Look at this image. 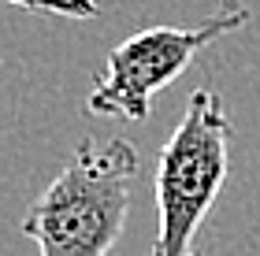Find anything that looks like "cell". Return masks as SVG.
<instances>
[{"instance_id":"cell-2","label":"cell","mask_w":260,"mask_h":256,"mask_svg":"<svg viewBox=\"0 0 260 256\" xmlns=\"http://www.w3.org/2000/svg\"><path fill=\"white\" fill-rule=\"evenodd\" d=\"M231 115L216 89H197L186 100L179 126L156 160V241L149 256H190L193 238L231 171Z\"/></svg>"},{"instance_id":"cell-4","label":"cell","mask_w":260,"mask_h":256,"mask_svg":"<svg viewBox=\"0 0 260 256\" xmlns=\"http://www.w3.org/2000/svg\"><path fill=\"white\" fill-rule=\"evenodd\" d=\"M19 8L49 11V15H67V19H93L101 15V0H11Z\"/></svg>"},{"instance_id":"cell-1","label":"cell","mask_w":260,"mask_h":256,"mask_svg":"<svg viewBox=\"0 0 260 256\" xmlns=\"http://www.w3.org/2000/svg\"><path fill=\"white\" fill-rule=\"evenodd\" d=\"M138 167V149L123 137L104 149L82 141L26 208L22 234L41 249V256H108L126 227Z\"/></svg>"},{"instance_id":"cell-3","label":"cell","mask_w":260,"mask_h":256,"mask_svg":"<svg viewBox=\"0 0 260 256\" xmlns=\"http://www.w3.org/2000/svg\"><path fill=\"white\" fill-rule=\"evenodd\" d=\"M245 22H249V8L242 0H219V8L197 26H149L119 41L86 97V115L130 123L149 119L156 93L168 89L208 45L242 30Z\"/></svg>"}]
</instances>
